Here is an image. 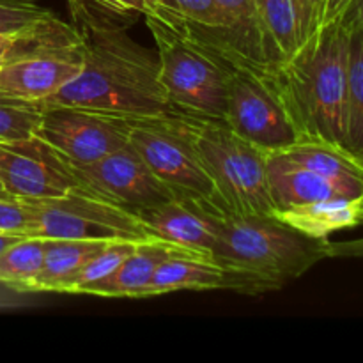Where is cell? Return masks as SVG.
Returning a JSON list of instances; mask_svg holds the SVG:
<instances>
[{
  "instance_id": "6da1fadb",
  "label": "cell",
  "mask_w": 363,
  "mask_h": 363,
  "mask_svg": "<svg viewBox=\"0 0 363 363\" xmlns=\"http://www.w3.org/2000/svg\"><path fill=\"white\" fill-rule=\"evenodd\" d=\"M84 64L69 84L41 105H71L131 119L170 112L158 57L130 35L131 21L92 0H67Z\"/></svg>"
},
{
  "instance_id": "7a4b0ae2",
  "label": "cell",
  "mask_w": 363,
  "mask_h": 363,
  "mask_svg": "<svg viewBox=\"0 0 363 363\" xmlns=\"http://www.w3.org/2000/svg\"><path fill=\"white\" fill-rule=\"evenodd\" d=\"M280 73L303 138L346 147V23L323 25Z\"/></svg>"
},
{
  "instance_id": "3957f363",
  "label": "cell",
  "mask_w": 363,
  "mask_h": 363,
  "mask_svg": "<svg viewBox=\"0 0 363 363\" xmlns=\"http://www.w3.org/2000/svg\"><path fill=\"white\" fill-rule=\"evenodd\" d=\"M191 41L204 46L225 67V123L234 133L264 152L282 151L303 138L280 66L254 62L223 43Z\"/></svg>"
},
{
  "instance_id": "277c9868",
  "label": "cell",
  "mask_w": 363,
  "mask_h": 363,
  "mask_svg": "<svg viewBox=\"0 0 363 363\" xmlns=\"http://www.w3.org/2000/svg\"><path fill=\"white\" fill-rule=\"evenodd\" d=\"M211 257L261 280L269 293L330 257V241L311 238L273 215L225 213Z\"/></svg>"
},
{
  "instance_id": "5b68a950",
  "label": "cell",
  "mask_w": 363,
  "mask_h": 363,
  "mask_svg": "<svg viewBox=\"0 0 363 363\" xmlns=\"http://www.w3.org/2000/svg\"><path fill=\"white\" fill-rule=\"evenodd\" d=\"M191 128L220 208L233 215H273L266 152L234 133L225 121L191 117Z\"/></svg>"
},
{
  "instance_id": "8992f818",
  "label": "cell",
  "mask_w": 363,
  "mask_h": 363,
  "mask_svg": "<svg viewBox=\"0 0 363 363\" xmlns=\"http://www.w3.org/2000/svg\"><path fill=\"white\" fill-rule=\"evenodd\" d=\"M156 43L160 82L172 112L209 121H225V67L199 43L177 34L155 18H145Z\"/></svg>"
},
{
  "instance_id": "52a82bcc",
  "label": "cell",
  "mask_w": 363,
  "mask_h": 363,
  "mask_svg": "<svg viewBox=\"0 0 363 363\" xmlns=\"http://www.w3.org/2000/svg\"><path fill=\"white\" fill-rule=\"evenodd\" d=\"M128 144L177 197L220 206L215 184L195 145L191 117L170 110L162 116L133 119Z\"/></svg>"
},
{
  "instance_id": "ba28073f",
  "label": "cell",
  "mask_w": 363,
  "mask_h": 363,
  "mask_svg": "<svg viewBox=\"0 0 363 363\" xmlns=\"http://www.w3.org/2000/svg\"><path fill=\"white\" fill-rule=\"evenodd\" d=\"M30 211L28 236L46 240H152L135 213L82 188L60 197L23 199Z\"/></svg>"
},
{
  "instance_id": "9c48e42d",
  "label": "cell",
  "mask_w": 363,
  "mask_h": 363,
  "mask_svg": "<svg viewBox=\"0 0 363 363\" xmlns=\"http://www.w3.org/2000/svg\"><path fill=\"white\" fill-rule=\"evenodd\" d=\"M133 119L71 105H43L35 135L73 167L91 165L128 145Z\"/></svg>"
},
{
  "instance_id": "30bf717a",
  "label": "cell",
  "mask_w": 363,
  "mask_h": 363,
  "mask_svg": "<svg viewBox=\"0 0 363 363\" xmlns=\"http://www.w3.org/2000/svg\"><path fill=\"white\" fill-rule=\"evenodd\" d=\"M82 190L137 215L177 197L130 144L84 167H73Z\"/></svg>"
},
{
  "instance_id": "8fae6325",
  "label": "cell",
  "mask_w": 363,
  "mask_h": 363,
  "mask_svg": "<svg viewBox=\"0 0 363 363\" xmlns=\"http://www.w3.org/2000/svg\"><path fill=\"white\" fill-rule=\"evenodd\" d=\"M0 184L18 199L60 197L80 188L73 165L38 135L0 142Z\"/></svg>"
},
{
  "instance_id": "7c38bea8",
  "label": "cell",
  "mask_w": 363,
  "mask_h": 363,
  "mask_svg": "<svg viewBox=\"0 0 363 363\" xmlns=\"http://www.w3.org/2000/svg\"><path fill=\"white\" fill-rule=\"evenodd\" d=\"M223 211L220 206L190 197H174L137 213L152 238L194 252L211 255L218 240Z\"/></svg>"
},
{
  "instance_id": "4fadbf2b",
  "label": "cell",
  "mask_w": 363,
  "mask_h": 363,
  "mask_svg": "<svg viewBox=\"0 0 363 363\" xmlns=\"http://www.w3.org/2000/svg\"><path fill=\"white\" fill-rule=\"evenodd\" d=\"M177 291H234L240 294H264L268 287L243 269L230 268L211 255L181 252L167 259L145 289L144 298Z\"/></svg>"
},
{
  "instance_id": "5bb4252c",
  "label": "cell",
  "mask_w": 363,
  "mask_h": 363,
  "mask_svg": "<svg viewBox=\"0 0 363 363\" xmlns=\"http://www.w3.org/2000/svg\"><path fill=\"white\" fill-rule=\"evenodd\" d=\"M82 64L80 41L9 60L0 67V94L43 103L69 84Z\"/></svg>"
},
{
  "instance_id": "9a60e30c",
  "label": "cell",
  "mask_w": 363,
  "mask_h": 363,
  "mask_svg": "<svg viewBox=\"0 0 363 363\" xmlns=\"http://www.w3.org/2000/svg\"><path fill=\"white\" fill-rule=\"evenodd\" d=\"M269 194L277 209L326 199H360L363 183H342L298 165L280 151L266 152Z\"/></svg>"
},
{
  "instance_id": "2e32d148",
  "label": "cell",
  "mask_w": 363,
  "mask_h": 363,
  "mask_svg": "<svg viewBox=\"0 0 363 363\" xmlns=\"http://www.w3.org/2000/svg\"><path fill=\"white\" fill-rule=\"evenodd\" d=\"M151 16L169 25L177 34L236 48L233 21L216 0H149Z\"/></svg>"
},
{
  "instance_id": "e0dca14e",
  "label": "cell",
  "mask_w": 363,
  "mask_h": 363,
  "mask_svg": "<svg viewBox=\"0 0 363 363\" xmlns=\"http://www.w3.org/2000/svg\"><path fill=\"white\" fill-rule=\"evenodd\" d=\"M183 248L162 240H145L124 259L116 273L99 286L89 291V296L101 298H144L145 289L160 266L172 255L181 254Z\"/></svg>"
},
{
  "instance_id": "ac0fdd59",
  "label": "cell",
  "mask_w": 363,
  "mask_h": 363,
  "mask_svg": "<svg viewBox=\"0 0 363 363\" xmlns=\"http://www.w3.org/2000/svg\"><path fill=\"white\" fill-rule=\"evenodd\" d=\"M273 216L293 229L318 240H328L330 234L351 229L363 223V197L326 199L277 209Z\"/></svg>"
},
{
  "instance_id": "d6986e66",
  "label": "cell",
  "mask_w": 363,
  "mask_h": 363,
  "mask_svg": "<svg viewBox=\"0 0 363 363\" xmlns=\"http://www.w3.org/2000/svg\"><path fill=\"white\" fill-rule=\"evenodd\" d=\"M108 241L99 240H48L45 261L30 293H66L67 286Z\"/></svg>"
},
{
  "instance_id": "ffe728a7",
  "label": "cell",
  "mask_w": 363,
  "mask_h": 363,
  "mask_svg": "<svg viewBox=\"0 0 363 363\" xmlns=\"http://www.w3.org/2000/svg\"><path fill=\"white\" fill-rule=\"evenodd\" d=\"M257 9L268 62L272 66L289 62L303 45L296 4L294 0H257Z\"/></svg>"
},
{
  "instance_id": "44dd1931",
  "label": "cell",
  "mask_w": 363,
  "mask_h": 363,
  "mask_svg": "<svg viewBox=\"0 0 363 363\" xmlns=\"http://www.w3.org/2000/svg\"><path fill=\"white\" fill-rule=\"evenodd\" d=\"M280 152L298 165L330 179L342 183H363V162L342 145L319 138H300Z\"/></svg>"
},
{
  "instance_id": "7402d4cb",
  "label": "cell",
  "mask_w": 363,
  "mask_h": 363,
  "mask_svg": "<svg viewBox=\"0 0 363 363\" xmlns=\"http://www.w3.org/2000/svg\"><path fill=\"white\" fill-rule=\"evenodd\" d=\"M346 27V149L363 160V28L347 23Z\"/></svg>"
},
{
  "instance_id": "603a6c76",
  "label": "cell",
  "mask_w": 363,
  "mask_h": 363,
  "mask_svg": "<svg viewBox=\"0 0 363 363\" xmlns=\"http://www.w3.org/2000/svg\"><path fill=\"white\" fill-rule=\"evenodd\" d=\"M80 41L71 21H64L59 14L48 20L25 28L14 34H0V67L6 62L20 59L23 55L41 52V50L59 48Z\"/></svg>"
},
{
  "instance_id": "cb8c5ba5",
  "label": "cell",
  "mask_w": 363,
  "mask_h": 363,
  "mask_svg": "<svg viewBox=\"0 0 363 363\" xmlns=\"http://www.w3.org/2000/svg\"><path fill=\"white\" fill-rule=\"evenodd\" d=\"M46 238L21 236L0 252V284L16 293H30L43 268Z\"/></svg>"
},
{
  "instance_id": "d4e9b609",
  "label": "cell",
  "mask_w": 363,
  "mask_h": 363,
  "mask_svg": "<svg viewBox=\"0 0 363 363\" xmlns=\"http://www.w3.org/2000/svg\"><path fill=\"white\" fill-rule=\"evenodd\" d=\"M216 2L233 21L238 52L254 62L269 64L266 57V41L259 18L257 0H216Z\"/></svg>"
},
{
  "instance_id": "484cf974",
  "label": "cell",
  "mask_w": 363,
  "mask_h": 363,
  "mask_svg": "<svg viewBox=\"0 0 363 363\" xmlns=\"http://www.w3.org/2000/svg\"><path fill=\"white\" fill-rule=\"evenodd\" d=\"M140 241H130V240H117L108 241L94 257L89 259L87 264L80 269L73 282L67 286L64 294H87L92 287L99 286L105 282L106 279L113 275L123 264L124 259L135 250V247Z\"/></svg>"
},
{
  "instance_id": "4316f807",
  "label": "cell",
  "mask_w": 363,
  "mask_h": 363,
  "mask_svg": "<svg viewBox=\"0 0 363 363\" xmlns=\"http://www.w3.org/2000/svg\"><path fill=\"white\" fill-rule=\"evenodd\" d=\"M41 113V103L0 94V142L21 140L35 135Z\"/></svg>"
},
{
  "instance_id": "83f0119b",
  "label": "cell",
  "mask_w": 363,
  "mask_h": 363,
  "mask_svg": "<svg viewBox=\"0 0 363 363\" xmlns=\"http://www.w3.org/2000/svg\"><path fill=\"white\" fill-rule=\"evenodd\" d=\"M39 0H0V34H14L53 16Z\"/></svg>"
},
{
  "instance_id": "f1b7e54d",
  "label": "cell",
  "mask_w": 363,
  "mask_h": 363,
  "mask_svg": "<svg viewBox=\"0 0 363 363\" xmlns=\"http://www.w3.org/2000/svg\"><path fill=\"white\" fill-rule=\"evenodd\" d=\"M30 211L23 199L0 191V233L28 236Z\"/></svg>"
},
{
  "instance_id": "f546056e",
  "label": "cell",
  "mask_w": 363,
  "mask_h": 363,
  "mask_svg": "<svg viewBox=\"0 0 363 363\" xmlns=\"http://www.w3.org/2000/svg\"><path fill=\"white\" fill-rule=\"evenodd\" d=\"M323 2H325V0H294L298 14H300L303 43L321 28Z\"/></svg>"
},
{
  "instance_id": "4dcf8cb0",
  "label": "cell",
  "mask_w": 363,
  "mask_h": 363,
  "mask_svg": "<svg viewBox=\"0 0 363 363\" xmlns=\"http://www.w3.org/2000/svg\"><path fill=\"white\" fill-rule=\"evenodd\" d=\"M92 2L99 4V6L106 7V9L113 11L123 16H151L152 7L149 0H92Z\"/></svg>"
},
{
  "instance_id": "1f68e13d",
  "label": "cell",
  "mask_w": 363,
  "mask_h": 363,
  "mask_svg": "<svg viewBox=\"0 0 363 363\" xmlns=\"http://www.w3.org/2000/svg\"><path fill=\"white\" fill-rule=\"evenodd\" d=\"M353 4L354 0H325V2H323L321 27L323 25H330L342 20Z\"/></svg>"
},
{
  "instance_id": "d6a6232c",
  "label": "cell",
  "mask_w": 363,
  "mask_h": 363,
  "mask_svg": "<svg viewBox=\"0 0 363 363\" xmlns=\"http://www.w3.org/2000/svg\"><path fill=\"white\" fill-rule=\"evenodd\" d=\"M346 255V257H363V240L346 241V243H330V257Z\"/></svg>"
},
{
  "instance_id": "836d02e7",
  "label": "cell",
  "mask_w": 363,
  "mask_h": 363,
  "mask_svg": "<svg viewBox=\"0 0 363 363\" xmlns=\"http://www.w3.org/2000/svg\"><path fill=\"white\" fill-rule=\"evenodd\" d=\"M340 21H346L347 25L363 28V0H354V4L350 7L347 14Z\"/></svg>"
},
{
  "instance_id": "e575fe53",
  "label": "cell",
  "mask_w": 363,
  "mask_h": 363,
  "mask_svg": "<svg viewBox=\"0 0 363 363\" xmlns=\"http://www.w3.org/2000/svg\"><path fill=\"white\" fill-rule=\"evenodd\" d=\"M18 238H21V236H16V234H2V233H0V252L6 250V248L9 247L11 243H14V241L18 240Z\"/></svg>"
},
{
  "instance_id": "d590c367",
  "label": "cell",
  "mask_w": 363,
  "mask_h": 363,
  "mask_svg": "<svg viewBox=\"0 0 363 363\" xmlns=\"http://www.w3.org/2000/svg\"><path fill=\"white\" fill-rule=\"evenodd\" d=\"M0 191H4V188H2V184H0Z\"/></svg>"
},
{
  "instance_id": "8d00e7d4",
  "label": "cell",
  "mask_w": 363,
  "mask_h": 363,
  "mask_svg": "<svg viewBox=\"0 0 363 363\" xmlns=\"http://www.w3.org/2000/svg\"><path fill=\"white\" fill-rule=\"evenodd\" d=\"M362 162H363V160H362Z\"/></svg>"
}]
</instances>
